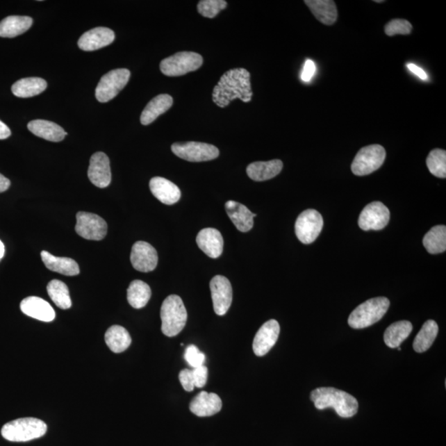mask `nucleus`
Returning a JSON list of instances; mask_svg holds the SVG:
<instances>
[{"instance_id":"obj_36","label":"nucleus","mask_w":446,"mask_h":446,"mask_svg":"<svg viewBox=\"0 0 446 446\" xmlns=\"http://www.w3.org/2000/svg\"><path fill=\"white\" fill-rule=\"evenodd\" d=\"M427 165L433 176L445 179L446 151L441 149H435L431 151L427 156Z\"/></svg>"},{"instance_id":"obj_20","label":"nucleus","mask_w":446,"mask_h":446,"mask_svg":"<svg viewBox=\"0 0 446 446\" xmlns=\"http://www.w3.org/2000/svg\"><path fill=\"white\" fill-rule=\"evenodd\" d=\"M196 242L201 250L213 259H216L222 255L224 246L220 231L210 227L199 231L196 238Z\"/></svg>"},{"instance_id":"obj_7","label":"nucleus","mask_w":446,"mask_h":446,"mask_svg":"<svg viewBox=\"0 0 446 446\" xmlns=\"http://www.w3.org/2000/svg\"><path fill=\"white\" fill-rule=\"evenodd\" d=\"M386 157V149L382 146L375 144L363 147L353 160L352 172L357 176H364L373 173L381 167Z\"/></svg>"},{"instance_id":"obj_28","label":"nucleus","mask_w":446,"mask_h":446,"mask_svg":"<svg viewBox=\"0 0 446 446\" xmlns=\"http://www.w3.org/2000/svg\"><path fill=\"white\" fill-rule=\"evenodd\" d=\"M33 22L28 16H8L0 22V38L19 36L32 27Z\"/></svg>"},{"instance_id":"obj_6","label":"nucleus","mask_w":446,"mask_h":446,"mask_svg":"<svg viewBox=\"0 0 446 446\" xmlns=\"http://www.w3.org/2000/svg\"><path fill=\"white\" fill-rule=\"evenodd\" d=\"M203 63L202 56L199 53L181 51L161 61L160 68L166 76H181L197 71L202 67Z\"/></svg>"},{"instance_id":"obj_1","label":"nucleus","mask_w":446,"mask_h":446,"mask_svg":"<svg viewBox=\"0 0 446 446\" xmlns=\"http://www.w3.org/2000/svg\"><path fill=\"white\" fill-rule=\"evenodd\" d=\"M251 74L244 68L230 69L222 74L214 87L213 100L218 107L225 108L236 99L244 103L251 101Z\"/></svg>"},{"instance_id":"obj_47","label":"nucleus","mask_w":446,"mask_h":446,"mask_svg":"<svg viewBox=\"0 0 446 446\" xmlns=\"http://www.w3.org/2000/svg\"><path fill=\"white\" fill-rule=\"evenodd\" d=\"M374 2H376V3H383V0H380V1H379V0H375Z\"/></svg>"},{"instance_id":"obj_33","label":"nucleus","mask_w":446,"mask_h":446,"mask_svg":"<svg viewBox=\"0 0 446 446\" xmlns=\"http://www.w3.org/2000/svg\"><path fill=\"white\" fill-rule=\"evenodd\" d=\"M151 297V290L147 283L142 281H134L128 288V301L135 309L145 307Z\"/></svg>"},{"instance_id":"obj_8","label":"nucleus","mask_w":446,"mask_h":446,"mask_svg":"<svg viewBox=\"0 0 446 446\" xmlns=\"http://www.w3.org/2000/svg\"><path fill=\"white\" fill-rule=\"evenodd\" d=\"M130 76L128 69H113L104 74L95 90L96 99L100 103H107L115 99L128 84Z\"/></svg>"},{"instance_id":"obj_25","label":"nucleus","mask_w":446,"mask_h":446,"mask_svg":"<svg viewBox=\"0 0 446 446\" xmlns=\"http://www.w3.org/2000/svg\"><path fill=\"white\" fill-rule=\"evenodd\" d=\"M41 256L48 270L67 276H74L80 274L77 262L71 258L55 256L46 251H42Z\"/></svg>"},{"instance_id":"obj_15","label":"nucleus","mask_w":446,"mask_h":446,"mask_svg":"<svg viewBox=\"0 0 446 446\" xmlns=\"http://www.w3.org/2000/svg\"><path fill=\"white\" fill-rule=\"evenodd\" d=\"M281 327L276 320L266 322L257 331L253 340V352L257 356H264L277 342Z\"/></svg>"},{"instance_id":"obj_21","label":"nucleus","mask_w":446,"mask_h":446,"mask_svg":"<svg viewBox=\"0 0 446 446\" xmlns=\"http://www.w3.org/2000/svg\"><path fill=\"white\" fill-rule=\"evenodd\" d=\"M150 189L152 195L164 204H174L181 197V192L179 187L163 177L152 178L150 181Z\"/></svg>"},{"instance_id":"obj_22","label":"nucleus","mask_w":446,"mask_h":446,"mask_svg":"<svg viewBox=\"0 0 446 446\" xmlns=\"http://www.w3.org/2000/svg\"><path fill=\"white\" fill-rule=\"evenodd\" d=\"M225 208L227 215L240 231L247 233L252 229L254 217H256V214L252 213L245 205L236 201L226 202Z\"/></svg>"},{"instance_id":"obj_41","label":"nucleus","mask_w":446,"mask_h":446,"mask_svg":"<svg viewBox=\"0 0 446 446\" xmlns=\"http://www.w3.org/2000/svg\"><path fill=\"white\" fill-rule=\"evenodd\" d=\"M179 379L185 390L187 392H192L194 390L195 386L192 370L187 369L181 370V373L179 374Z\"/></svg>"},{"instance_id":"obj_18","label":"nucleus","mask_w":446,"mask_h":446,"mask_svg":"<svg viewBox=\"0 0 446 446\" xmlns=\"http://www.w3.org/2000/svg\"><path fill=\"white\" fill-rule=\"evenodd\" d=\"M21 311L37 320L50 322L54 320L56 313L50 304L38 297H26L20 304Z\"/></svg>"},{"instance_id":"obj_31","label":"nucleus","mask_w":446,"mask_h":446,"mask_svg":"<svg viewBox=\"0 0 446 446\" xmlns=\"http://www.w3.org/2000/svg\"><path fill=\"white\" fill-rule=\"evenodd\" d=\"M413 331V324L408 321H399L393 323L384 332V342L389 348L400 347Z\"/></svg>"},{"instance_id":"obj_44","label":"nucleus","mask_w":446,"mask_h":446,"mask_svg":"<svg viewBox=\"0 0 446 446\" xmlns=\"http://www.w3.org/2000/svg\"><path fill=\"white\" fill-rule=\"evenodd\" d=\"M11 131L8 126L0 120V140L7 139L10 137Z\"/></svg>"},{"instance_id":"obj_34","label":"nucleus","mask_w":446,"mask_h":446,"mask_svg":"<svg viewBox=\"0 0 446 446\" xmlns=\"http://www.w3.org/2000/svg\"><path fill=\"white\" fill-rule=\"evenodd\" d=\"M424 247L432 255L446 250V227L439 225L432 227L423 238Z\"/></svg>"},{"instance_id":"obj_40","label":"nucleus","mask_w":446,"mask_h":446,"mask_svg":"<svg viewBox=\"0 0 446 446\" xmlns=\"http://www.w3.org/2000/svg\"><path fill=\"white\" fill-rule=\"evenodd\" d=\"M192 373H193L195 386L197 388L204 387L208 381V370L207 367L204 365L197 367L192 370Z\"/></svg>"},{"instance_id":"obj_5","label":"nucleus","mask_w":446,"mask_h":446,"mask_svg":"<svg viewBox=\"0 0 446 446\" xmlns=\"http://www.w3.org/2000/svg\"><path fill=\"white\" fill-rule=\"evenodd\" d=\"M161 331L169 338L177 336L185 327L188 314L181 297L170 295L164 300L160 309Z\"/></svg>"},{"instance_id":"obj_27","label":"nucleus","mask_w":446,"mask_h":446,"mask_svg":"<svg viewBox=\"0 0 446 446\" xmlns=\"http://www.w3.org/2000/svg\"><path fill=\"white\" fill-rule=\"evenodd\" d=\"M173 105V99L169 94H160L156 96L148 103L141 115L142 125L152 124L157 117L168 111Z\"/></svg>"},{"instance_id":"obj_2","label":"nucleus","mask_w":446,"mask_h":446,"mask_svg":"<svg viewBox=\"0 0 446 446\" xmlns=\"http://www.w3.org/2000/svg\"><path fill=\"white\" fill-rule=\"evenodd\" d=\"M310 399L318 410L332 408L343 418L355 416L358 404L355 397L334 388H318L311 393Z\"/></svg>"},{"instance_id":"obj_17","label":"nucleus","mask_w":446,"mask_h":446,"mask_svg":"<svg viewBox=\"0 0 446 446\" xmlns=\"http://www.w3.org/2000/svg\"><path fill=\"white\" fill-rule=\"evenodd\" d=\"M115 34L108 28L99 27L88 31L78 41L81 50L93 51L110 45L115 41Z\"/></svg>"},{"instance_id":"obj_12","label":"nucleus","mask_w":446,"mask_h":446,"mask_svg":"<svg viewBox=\"0 0 446 446\" xmlns=\"http://www.w3.org/2000/svg\"><path fill=\"white\" fill-rule=\"evenodd\" d=\"M390 212L381 202H373L362 210L358 217V226L364 231H379L388 225Z\"/></svg>"},{"instance_id":"obj_26","label":"nucleus","mask_w":446,"mask_h":446,"mask_svg":"<svg viewBox=\"0 0 446 446\" xmlns=\"http://www.w3.org/2000/svg\"><path fill=\"white\" fill-rule=\"evenodd\" d=\"M304 3L322 24L331 26L338 20V8L332 0H305Z\"/></svg>"},{"instance_id":"obj_30","label":"nucleus","mask_w":446,"mask_h":446,"mask_svg":"<svg viewBox=\"0 0 446 446\" xmlns=\"http://www.w3.org/2000/svg\"><path fill=\"white\" fill-rule=\"evenodd\" d=\"M104 338L108 348L115 353L125 352L132 343L129 332L119 325L109 327Z\"/></svg>"},{"instance_id":"obj_38","label":"nucleus","mask_w":446,"mask_h":446,"mask_svg":"<svg viewBox=\"0 0 446 446\" xmlns=\"http://www.w3.org/2000/svg\"><path fill=\"white\" fill-rule=\"evenodd\" d=\"M413 26L408 20L393 19L386 26V33L389 37L395 35H408L412 33Z\"/></svg>"},{"instance_id":"obj_3","label":"nucleus","mask_w":446,"mask_h":446,"mask_svg":"<svg viewBox=\"0 0 446 446\" xmlns=\"http://www.w3.org/2000/svg\"><path fill=\"white\" fill-rule=\"evenodd\" d=\"M47 431V424L42 420L26 418L6 423L2 427L1 434L4 439L12 443H26L40 438Z\"/></svg>"},{"instance_id":"obj_14","label":"nucleus","mask_w":446,"mask_h":446,"mask_svg":"<svg viewBox=\"0 0 446 446\" xmlns=\"http://www.w3.org/2000/svg\"><path fill=\"white\" fill-rule=\"evenodd\" d=\"M131 262L133 268L140 272H151L158 264V255L151 244L138 242L133 245L131 252Z\"/></svg>"},{"instance_id":"obj_48","label":"nucleus","mask_w":446,"mask_h":446,"mask_svg":"<svg viewBox=\"0 0 446 446\" xmlns=\"http://www.w3.org/2000/svg\"><path fill=\"white\" fill-rule=\"evenodd\" d=\"M397 349H399V352L401 351V348L400 347H397Z\"/></svg>"},{"instance_id":"obj_23","label":"nucleus","mask_w":446,"mask_h":446,"mask_svg":"<svg viewBox=\"0 0 446 446\" xmlns=\"http://www.w3.org/2000/svg\"><path fill=\"white\" fill-rule=\"evenodd\" d=\"M28 129L31 133L47 141L59 142L63 141L67 132L58 124L47 120H33L28 124Z\"/></svg>"},{"instance_id":"obj_10","label":"nucleus","mask_w":446,"mask_h":446,"mask_svg":"<svg viewBox=\"0 0 446 446\" xmlns=\"http://www.w3.org/2000/svg\"><path fill=\"white\" fill-rule=\"evenodd\" d=\"M323 227V218L315 209L305 210L295 223L297 238L304 244H311L320 235Z\"/></svg>"},{"instance_id":"obj_29","label":"nucleus","mask_w":446,"mask_h":446,"mask_svg":"<svg viewBox=\"0 0 446 446\" xmlns=\"http://www.w3.org/2000/svg\"><path fill=\"white\" fill-rule=\"evenodd\" d=\"M47 87V81L42 78H24L13 85L12 92L17 97L31 98L42 93Z\"/></svg>"},{"instance_id":"obj_35","label":"nucleus","mask_w":446,"mask_h":446,"mask_svg":"<svg viewBox=\"0 0 446 446\" xmlns=\"http://www.w3.org/2000/svg\"><path fill=\"white\" fill-rule=\"evenodd\" d=\"M47 290L48 295L59 308L65 310L72 307L69 288L64 282L53 279L47 284Z\"/></svg>"},{"instance_id":"obj_19","label":"nucleus","mask_w":446,"mask_h":446,"mask_svg":"<svg viewBox=\"0 0 446 446\" xmlns=\"http://www.w3.org/2000/svg\"><path fill=\"white\" fill-rule=\"evenodd\" d=\"M222 406V400L216 393L201 392L191 401L190 409L196 416L211 417L220 413Z\"/></svg>"},{"instance_id":"obj_45","label":"nucleus","mask_w":446,"mask_h":446,"mask_svg":"<svg viewBox=\"0 0 446 446\" xmlns=\"http://www.w3.org/2000/svg\"><path fill=\"white\" fill-rule=\"evenodd\" d=\"M10 185L11 182L10 179L0 174V193H3V192L8 190Z\"/></svg>"},{"instance_id":"obj_4","label":"nucleus","mask_w":446,"mask_h":446,"mask_svg":"<svg viewBox=\"0 0 446 446\" xmlns=\"http://www.w3.org/2000/svg\"><path fill=\"white\" fill-rule=\"evenodd\" d=\"M390 302L386 297H374L358 305L349 315L348 324L354 329H363L381 320L388 312Z\"/></svg>"},{"instance_id":"obj_9","label":"nucleus","mask_w":446,"mask_h":446,"mask_svg":"<svg viewBox=\"0 0 446 446\" xmlns=\"http://www.w3.org/2000/svg\"><path fill=\"white\" fill-rule=\"evenodd\" d=\"M172 150L179 158L190 163L212 160L220 156V150L211 144L188 142L174 143Z\"/></svg>"},{"instance_id":"obj_16","label":"nucleus","mask_w":446,"mask_h":446,"mask_svg":"<svg viewBox=\"0 0 446 446\" xmlns=\"http://www.w3.org/2000/svg\"><path fill=\"white\" fill-rule=\"evenodd\" d=\"M88 177L91 183L100 189H104L110 185L112 181L110 161L105 153L96 152L91 156Z\"/></svg>"},{"instance_id":"obj_11","label":"nucleus","mask_w":446,"mask_h":446,"mask_svg":"<svg viewBox=\"0 0 446 446\" xmlns=\"http://www.w3.org/2000/svg\"><path fill=\"white\" fill-rule=\"evenodd\" d=\"M76 231L86 240H101L106 237L107 222L97 214L79 212L76 214Z\"/></svg>"},{"instance_id":"obj_32","label":"nucleus","mask_w":446,"mask_h":446,"mask_svg":"<svg viewBox=\"0 0 446 446\" xmlns=\"http://www.w3.org/2000/svg\"><path fill=\"white\" fill-rule=\"evenodd\" d=\"M438 331L439 327L435 321L428 320L424 323L422 329L415 338L414 351L418 353H423L429 349L432 344L434 343Z\"/></svg>"},{"instance_id":"obj_46","label":"nucleus","mask_w":446,"mask_h":446,"mask_svg":"<svg viewBox=\"0 0 446 446\" xmlns=\"http://www.w3.org/2000/svg\"><path fill=\"white\" fill-rule=\"evenodd\" d=\"M4 251H6V250H4V245L1 240H0V260H1L4 256Z\"/></svg>"},{"instance_id":"obj_43","label":"nucleus","mask_w":446,"mask_h":446,"mask_svg":"<svg viewBox=\"0 0 446 446\" xmlns=\"http://www.w3.org/2000/svg\"><path fill=\"white\" fill-rule=\"evenodd\" d=\"M408 68L409 69L410 72H412L416 76H418L419 78H421L422 80H427V76L425 72L423 71L422 69L418 67V65L410 63L408 64Z\"/></svg>"},{"instance_id":"obj_24","label":"nucleus","mask_w":446,"mask_h":446,"mask_svg":"<svg viewBox=\"0 0 446 446\" xmlns=\"http://www.w3.org/2000/svg\"><path fill=\"white\" fill-rule=\"evenodd\" d=\"M281 160L257 161L247 166L248 176L255 181H265L277 176L283 169Z\"/></svg>"},{"instance_id":"obj_13","label":"nucleus","mask_w":446,"mask_h":446,"mask_svg":"<svg viewBox=\"0 0 446 446\" xmlns=\"http://www.w3.org/2000/svg\"><path fill=\"white\" fill-rule=\"evenodd\" d=\"M214 312L223 316L229 311L233 302V288L229 279L216 275L210 282Z\"/></svg>"},{"instance_id":"obj_37","label":"nucleus","mask_w":446,"mask_h":446,"mask_svg":"<svg viewBox=\"0 0 446 446\" xmlns=\"http://www.w3.org/2000/svg\"><path fill=\"white\" fill-rule=\"evenodd\" d=\"M226 6L227 3L224 0H202L198 4V11L201 15L213 19Z\"/></svg>"},{"instance_id":"obj_39","label":"nucleus","mask_w":446,"mask_h":446,"mask_svg":"<svg viewBox=\"0 0 446 446\" xmlns=\"http://www.w3.org/2000/svg\"><path fill=\"white\" fill-rule=\"evenodd\" d=\"M185 360L193 368L204 365L205 355L199 351V349L195 345H190L185 349Z\"/></svg>"},{"instance_id":"obj_42","label":"nucleus","mask_w":446,"mask_h":446,"mask_svg":"<svg viewBox=\"0 0 446 446\" xmlns=\"http://www.w3.org/2000/svg\"><path fill=\"white\" fill-rule=\"evenodd\" d=\"M315 72H316V65L311 60L306 61L303 73H302V80L304 82H309L312 80Z\"/></svg>"}]
</instances>
